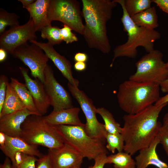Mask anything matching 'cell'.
<instances>
[{"label": "cell", "instance_id": "d6986e66", "mask_svg": "<svg viewBox=\"0 0 168 168\" xmlns=\"http://www.w3.org/2000/svg\"><path fill=\"white\" fill-rule=\"evenodd\" d=\"M50 0H36L26 9L32 18L36 31H41L47 26L51 25L48 18V12Z\"/></svg>", "mask_w": 168, "mask_h": 168}, {"label": "cell", "instance_id": "5b68a950", "mask_svg": "<svg viewBox=\"0 0 168 168\" xmlns=\"http://www.w3.org/2000/svg\"><path fill=\"white\" fill-rule=\"evenodd\" d=\"M42 116L31 115L22 124L20 138L27 143L57 149L65 144L55 126L48 123Z\"/></svg>", "mask_w": 168, "mask_h": 168}, {"label": "cell", "instance_id": "60d3db41", "mask_svg": "<svg viewBox=\"0 0 168 168\" xmlns=\"http://www.w3.org/2000/svg\"><path fill=\"white\" fill-rule=\"evenodd\" d=\"M0 168H12L11 161L8 157H6L3 163L0 165Z\"/></svg>", "mask_w": 168, "mask_h": 168}, {"label": "cell", "instance_id": "52a82bcc", "mask_svg": "<svg viewBox=\"0 0 168 168\" xmlns=\"http://www.w3.org/2000/svg\"><path fill=\"white\" fill-rule=\"evenodd\" d=\"M163 57V54L155 49L143 56L136 63V71L129 80L160 84L168 77V69Z\"/></svg>", "mask_w": 168, "mask_h": 168}, {"label": "cell", "instance_id": "484cf974", "mask_svg": "<svg viewBox=\"0 0 168 168\" xmlns=\"http://www.w3.org/2000/svg\"><path fill=\"white\" fill-rule=\"evenodd\" d=\"M152 0H124L126 10L131 17L150 7Z\"/></svg>", "mask_w": 168, "mask_h": 168}, {"label": "cell", "instance_id": "9c48e42d", "mask_svg": "<svg viewBox=\"0 0 168 168\" xmlns=\"http://www.w3.org/2000/svg\"><path fill=\"white\" fill-rule=\"evenodd\" d=\"M68 87L72 95L79 104L86 119V123L83 127L86 133L91 137L100 140L106 143L105 136L107 131L104 124L97 120V108L92 100L78 87L69 83Z\"/></svg>", "mask_w": 168, "mask_h": 168}, {"label": "cell", "instance_id": "d4e9b609", "mask_svg": "<svg viewBox=\"0 0 168 168\" xmlns=\"http://www.w3.org/2000/svg\"><path fill=\"white\" fill-rule=\"evenodd\" d=\"M97 113L102 118L106 131L112 133H121L122 131L119 124L115 120L113 116L108 110L103 107L97 108Z\"/></svg>", "mask_w": 168, "mask_h": 168}, {"label": "cell", "instance_id": "f1b7e54d", "mask_svg": "<svg viewBox=\"0 0 168 168\" xmlns=\"http://www.w3.org/2000/svg\"><path fill=\"white\" fill-rule=\"evenodd\" d=\"M19 16L15 13L8 12L3 8L0 9V35L5 30L8 26L11 27L19 25Z\"/></svg>", "mask_w": 168, "mask_h": 168}, {"label": "cell", "instance_id": "8992f818", "mask_svg": "<svg viewBox=\"0 0 168 168\" xmlns=\"http://www.w3.org/2000/svg\"><path fill=\"white\" fill-rule=\"evenodd\" d=\"M58 132L66 144L91 160L102 153H108L105 142L88 135L82 126L60 125L55 126Z\"/></svg>", "mask_w": 168, "mask_h": 168}, {"label": "cell", "instance_id": "7dc6e473", "mask_svg": "<svg viewBox=\"0 0 168 168\" xmlns=\"http://www.w3.org/2000/svg\"><path fill=\"white\" fill-rule=\"evenodd\" d=\"M72 168H81V167H80V166H76V167H74Z\"/></svg>", "mask_w": 168, "mask_h": 168}, {"label": "cell", "instance_id": "603a6c76", "mask_svg": "<svg viewBox=\"0 0 168 168\" xmlns=\"http://www.w3.org/2000/svg\"><path fill=\"white\" fill-rule=\"evenodd\" d=\"M10 84L15 89L27 109L35 115L42 116L37 110L32 97L26 84L11 77Z\"/></svg>", "mask_w": 168, "mask_h": 168}, {"label": "cell", "instance_id": "9a60e30c", "mask_svg": "<svg viewBox=\"0 0 168 168\" xmlns=\"http://www.w3.org/2000/svg\"><path fill=\"white\" fill-rule=\"evenodd\" d=\"M29 41L30 43L39 46L44 51L48 58L53 62L63 75L67 79L68 83L73 86L78 87L79 82L73 76L72 65L70 62L64 56L58 53L53 45L48 42H39L35 40Z\"/></svg>", "mask_w": 168, "mask_h": 168}, {"label": "cell", "instance_id": "7bdbcfd3", "mask_svg": "<svg viewBox=\"0 0 168 168\" xmlns=\"http://www.w3.org/2000/svg\"><path fill=\"white\" fill-rule=\"evenodd\" d=\"M7 52L4 49L0 48V62L5 61L7 56Z\"/></svg>", "mask_w": 168, "mask_h": 168}, {"label": "cell", "instance_id": "f546056e", "mask_svg": "<svg viewBox=\"0 0 168 168\" xmlns=\"http://www.w3.org/2000/svg\"><path fill=\"white\" fill-rule=\"evenodd\" d=\"M63 26L60 30L61 36L63 41H65L67 44L77 41L78 38L72 32V29L66 25L64 24Z\"/></svg>", "mask_w": 168, "mask_h": 168}, {"label": "cell", "instance_id": "277c9868", "mask_svg": "<svg viewBox=\"0 0 168 168\" xmlns=\"http://www.w3.org/2000/svg\"><path fill=\"white\" fill-rule=\"evenodd\" d=\"M160 84L129 80L119 86L117 99L120 107L129 114H134L155 104L160 98Z\"/></svg>", "mask_w": 168, "mask_h": 168}, {"label": "cell", "instance_id": "ba28073f", "mask_svg": "<svg viewBox=\"0 0 168 168\" xmlns=\"http://www.w3.org/2000/svg\"><path fill=\"white\" fill-rule=\"evenodd\" d=\"M80 4L76 0H50L48 18L51 23L58 21L83 35L84 26Z\"/></svg>", "mask_w": 168, "mask_h": 168}, {"label": "cell", "instance_id": "4fadbf2b", "mask_svg": "<svg viewBox=\"0 0 168 168\" xmlns=\"http://www.w3.org/2000/svg\"><path fill=\"white\" fill-rule=\"evenodd\" d=\"M19 69L37 110L42 116L44 115L50 105L44 83L38 79L31 78L27 68L20 67Z\"/></svg>", "mask_w": 168, "mask_h": 168}, {"label": "cell", "instance_id": "7402d4cb", "mask_svg": "<svg viewBox=\"0 0 168 168\" xmlns=\"http://www.w3.org/2000/svg\"><path fill=\"white\" fill-rule=\"evenodd\" d=\"M131 18L139 26L155 30L159 26L156 8L154 6L151 7Z\"/></svg>", "mask_w": 168, "mask_h": 168}, {"label": "cell", "instance_id": "f6af8a7d", "mask_svg": "<svg viewBox=\"0 0 168 168\" xmlns=\"http://www.w3.org/2000/svg\"><path fill=\"white\" fill-rule=\"evenodd\" d=\"M162 126L168 128V112L164 116Z\"/></svg>", "mask_w": 168, "mask_h": 168}, {"label": "cell", "instance_id": "ab89813d", "mask_svg": "<svg viewBox=\"0 0 168 168\" xmlns=\"http://www.w3.org/2000/svg\"><path fill=\"white\" fill-rule=\"evenodd\" d=\"M160 87L162 92L168 93V77L160 83Z\"/></svg>", "mask_w": 168, "mask_h": 168}, {"label": "cell", "instance_id": "d6a6232c", "mask_svg": "<svg viewBox=\"0 0 168 168\" xmlns=\"http://www.w3.org/2000/svg\"><path fill=\"white\" fill-rule=\"evenodd\" d=\"M35 168H53L49 155H44L37 159Z\"/></svg>", "mask_w": 168, "mask_h": 168}, {"label": "cell", "instance_id": "b9f144b4", "mask_svg": "<svg viewBox=\"0 0 168 168\" xmlns=\"http://www.w3.org/2000/svg\"><path fill=\"white\" fill-rule=\"evenodd\" d=\"M36 0H19L23 4V7L26 9L28 6L34 2Z\"/></svg>", "mask_w": 168, "mask_h": 168}, {"label": "cell", "instance_id": "e575fe53", "mask_svg": "<svg viewBox=\"0 0 168 168\" xmlns=\"http://www.w3.org/2000/svg\"><path fill=\"white\" fill-rule=\"evenodd\" d=\"M37 159L35 156L29 155L26 162L18 168H35Z\"/></svg>", "mask_w": 168, "mask_h": 168}, {"label": "cell", "instance_id": "83f0119b", "mask_svg": "<svg viewBox=\"0 0 168 168\" xmlns=\"http://www.w3.org/2000/svg\"><path fill=\"white\" fill-rule=\"evenodd\" d=\"M60 28L57 26H48L43 27L41 30V37L47 39L48 42L53 45L59 44L63 40L61 38Z\"/></svg>", "mask_w": 168, "mask_h": 168}, {"label": "cell", "instance_id": "4dcf8cb0", "mask_svg": "<svg viewBox=\"0 0 168 168\" xmlns=\"http://www.w3.org/2000/svg\"><path fill=\"white\" fill-rule=\"evenodd\" d=\"M7 77L1 75L0 76V112L2 110L5 99L7 86L9 83Z\"/></svg>", "mask_w": 168, "mask_h": 168}, {"label": "cell", "instance_id": "4316f807", "mask_svg": "<svg viewBox=\"0 0 168 168\" xmlns=\"http://www.w3.org/2000/svg\"><path fill=\"white\" fill-rule=\"evenodd\" d=\"M107 150L114 153L116 150L118 152H123L124 147V140L121 133H112L107 131L105 136Z\"/></svg>", "mask_w": 168, "mask_h": 168}, {"label": "cell", "instance_id": "f35d334b", "mask_svg": "<svg viewBox=\"0 0 168 168\" xmlns=\"http://www.w3.org/2000/svg\"><path fill=\"white\" fill-rule=\"evenodd\" d=\"M165 103H168V93L166 95L160 97L159 100L154 105H159Z\"/></svg>", "mask_w": 168, "mask_h": 168}, {"label": "cell", "instance_id": "44dd1931", "mask_svg": "<svg viewBox=\"0 0 168 168\" xmlns=\"http://www.w3.org/2000/svg\"><path fill=\"white\" fill-rule=\"evenodd\" d=\"M26 109L17 93L10 83L7 86L5 99L0 117L15 111Z\"/></svg>", "mask_w": 168, "mask_h": 168}, {"label": "cell", "instance_id": "7c38bea8", "mask_svg": "<svg viewBox=\"0 0 168 168\" xmlns=\"http://www.w3.org/2000/svg\"><path fill=\"white\" fill-rule=\"evenodd\" d=\"M44 83L53 111L73 107L70 95L55 78L52 67L48 64L44 72Z\"/></svg>", "mask_w": 168, "mask_h": 168}, {"label": "cell", "instance_id": "836d02e7", "mask_svg": "<svg viewBox=\"0 0 168 168\" xmlns=\"http://www.w3.org/2000/svg\"><path fill=\"white\" fill-rule=\"evenodd\" d=\"M107 153H102L97 156L94 159L95 163L93 166H89L88 168H104L106 164Z\"/></svg>", "mask_w": 168, "mask_h": 168}, {"label": "cell", "instance_id": "3957f363", "mask_svg": "<svg viewBox=\"0 0 168 168\" xmlns=\"http://www.w3.org/2000/svg\"><path fill=\"white\" fill-rule=\"evenodd\" d=\"M114 0L119 4L122 8L123 14L121 20L124 30L127 33L128 38L126 43L117 46L114 49L110 67L112 66L114 61L117 58H136L138 54L137 48L139 46L143 47L148 53L153 50L154 42L161 37L160 34L155 30L136 25L126 10L124 0Z\"/></svg>", "mask_w": 168, "mask_h": 168}, {"label": "cell", "instance_id": "d590c367", "mask_svg": "<svg viewBox=\"0 0 168 168\" xmlns=\"http://www.w3.org/2000/svg\"><path fill=\"white\" fill-rule=\"evenodd\" d=\"M163 12L168 14V0H152Z\"/></svg>", "mask_w": 168, "mask_h": 168}, {"label": "cell", "instance_id": "cb8c5ba5", "mask_svg": "<svg viewBox=\"0 0 168 168\" xmlns=\"http://www.w3.org/2000/svg\"><path fill=\"white\" fill-rule=\"evenodd\" d=\"M131 156L123 151L111 154L107 156L106 164H113L114 168H135L136 162Z\"/></svg>", "mask_w": 168, "mask_h": 168}, {"label": "cell", "instance_id": "8d00e7d4", "mask_svg": "<svg viewBox=\"0 0 168 168\" xmlns=\"http://www.w3.org/2000/svg\"><path fill=\"white\" fill-rule=\"evenodd\" d=\"M88 56L85 53L78 52L74 55V59L75 62H86L88 60Z\"/></svg>", "mask_w": 168, "mask_h": 168}, {"label": "cell", "instance_id": "30bf717a", "mask_svg": "<svg viewBox=\"0 0 168 168\" xmlns=\"http://www.w3.org/2000/svg\"><path fill=\"white\" fill-rule=\"evenodd\" d=\"M11 54L28 67L32 77L44 83V70L49 58L40 47L26 42L16 48Z\"/></svg>", "mask_w": 168, "mask_h": 168}, {"label": "cell", "instance_id": "e0dca14e", "mask_svg": "<svg viewBox=\"0 0 168 168\" xmlns=\"http://www.w3.org/2000/svg\"><path fill=\"white\" fill-rule=\"evenodd\" d=\"M160 143L158 134L148 146L139 151L135 157L136 168H147L150 165L158 168H168L167 164L160 160L156 152V148Z\"/></svg>", "mask_w": 168, "mask_h": 168}, {"label": "cell", "instance_id": "8fae6325", "mask_svg": "<svg viewBox=\"0 0 168 168\" xmlns=\"http://www.w3.org/2000/svg\"><path fill=\"white\" fill-rule=\"evenodd\" d=\"M34 24L32 18L22 25L11 27L0 36V48L12 54L14 50L28 40L37 39Z\"/></svg>", "mask_w": 168, "mask_h": 168}, {"label": "cell", "instance_id": "2e32d148", "mask_svg": "<svg viewBox=\"0 0 168 168\" xmlns=\"http://www.w3.org/2000/svg\"><path fill=\"white\" fill-rule=\"evenodd\" d=\"M31 115L35 114L25 109L0 117V132L9 136L20 138L21 125L27 118Z\"/></svg>", "mask_w": 168, "mask_h": 168}, {"label": "cell", "instance_id": "bcb514c9", "mask_svg": "<svg viewBox=\"0 0 168 168\" xmlns=\"http://www.w3.org/2000/svg\"><path fill=\"white\" fill-rule=\"evenodd\" d=\"M166 65L167 68L168 69V60L166 63Z\"/></svg>", "mask_w": 168, "mask_h": 168}, {"label": "cell", "instance_id": "ac0fdd59", "mask_svg": "<svg viewBox=\"0 0 168 168\" xmlns=\"http://www.w3.org/2000/svg\"><path fill=\"white\" fill-rule=\"evenodd\" d=\"M80 109L77 107L52 111L49 114L43 116L50 124L57 126L60 125L79 126L83 127L84 124L81 121L79 114Z\"/></svg>", "mask_w": 168, "mask_h": 168}, {"label": "cell", "instance_id": "5bb4252c", "mask_svg": "<svg viewBox=\"0 0 168 168\" xmlns=\"http://www.w3.org/2000/svg\"><path fill=\"white\" fill-rule=\"evenodd\" d=\"M53 168H72L81 167L84 157L70 146L65 144L57 149H49L48 153Z\"/></svg>", "mask_w": 168, "mask_h": 168}, {"label": "cell", "instance_id": "74e56055", "mask_svg": "<svg viewBox=\"0 0 168 168\" xmlns=\"http://www.w3.org/2000/svg\"><path fill=\"white\" fill-rule=\"evenodd\" d=\"M74 69L77 72H81L85 71L86 68V62H75L74 65Z\"/></svg>", "mask_w": 168, "mask_h": 168}, {"label": "cell", "instance_id": "7a4b0ae2", "mask_svg": "<svg viewBox=\"0 0 168 168\" xmlns=\"http://www.w3.org/2000/svg\"><path fill=\"white\" fill-rule=\"evenodd\" d=\"M85 24L82 35L89 48L106 54L111 49L106 24L117 3L114 0H82Z\"/></svg>", "mask_w": 168, "mask_h": 168}, {"label": "cell", "instance_id": "ffe728a7", "mask_svg": "<svg viewBox=\"0 0 168 168\" xmlns=\"http://www.w3.org/2000/svg\"><path fill=\"white\" fill-rule=\"evenodd\" d=\"M5 146L14 151L39 158L44 155L38 149L37 146L30 144L20 137H13L6 135Z\"/></svg>", "mask_w": 168, "mask_h": 168}, {"label": "cell", "instance_id": "6da1fadb", "mask_svg": "<svg viewBox=\"0 0 168 168\" xmlns=\"http://www.w3.org/2000/svg\"><path fill=\"white\" fill-rule=\"evenodd\" d=\"M167 104L153 105L136 114L124 116L121 133L124 140V152L133 155L150 144L162 126L158 118Z\"/></svg>", "mask_w": 168, "mask_h": 168}, {"label": "cell", "instance_id": "1f68e13d", "mask_svg": "<svg viewBox=\"0 0 168 168\" xmlns=\"http://www.w3.org/2000/svg\"><path fill=\"white\" fill-rule=\"evenodd\" d=\"M161 143L168 157V128L162 126L158 134Z\"/></svg>", "mask_w": 168, "mask_h": 168}, {"label": "cell", "instance_id": "ee69618b", "mask_svg": "<svg viewBox=\"0 0 168 168\" xmlns=\"http://www.w3.org/2000/svg\"><path fill=\"white\" fill-rule=\"evenodd\" d=\"M6 135L3 133L0 132V147L5 145Z\"/></svg>", "mask_w": 168, "mask_h": 168}]
</instances>
